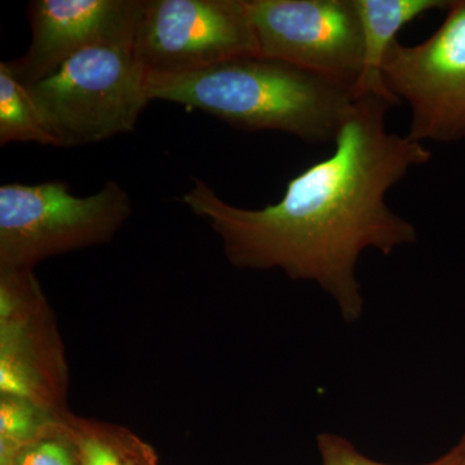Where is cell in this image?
Listing matches in <instances>:
<instances>
[{"mask_svg":"<svg viewBox=\"0 0 465 465\" xmlns=\"http://www.w3.org/2000/svg\"><path fill=\"white\" fill-rule=\"evenodd\" d=\"M391 108L376 94L357 97L332 154L291 179L277 203L232 206L198 179L183 202L222 238L232 266L277 268L292 280L314 281L335 300L345 322H356L363 312L356 278L361 253L376 249L388 256L418 238L385 195L410 168L432 158L420 143L388 133Z\"/></svg>","mask_w":465,"mask_h":465,"instance_id":"cell-1","label":"cell"},{"mask_svg":"<svg viewBox=\"0 0 465 465\" xmlns=\"http://www.w3.org/2000/svg\"><path fill=\"white\" fill-rule=\"evenodd\" d=\"M150 101L182 104L244 131L335 142L356 100L349 85L283 61L240 58L191 74L146 76Z\"/></svg>","mask_w":465,"mask_h":465,"instance_id":"cell-2","label":"cell"},{"mask_svg":"<svg viewBox=\"0 0 465 465\" xmlns=\"http://www.w3.org/2000/svg\"><path fill=\"white\" fill-rule=\"evenodd\" d=\"M26 88L57 148L131 133L150 103L134 45H94Z\"/></svg>","mask_w":465,"mask_h":465,"instance_id":"cell-3","label":"cell"},{"mask_svg":"<svg viewBox=\"0 0 465 465\" xmlns=\"http://www.w3.org/2000/svg\"><path fill=\"white\" fill-rule=\"evenodd\" d=\"M133 215V201L116 182L90 197L67 183L0 186V269H34L43 260L109 243Z\"/></svg>","mask_w":465,"mask_h":465,"instance_id":"cell-4","label":"cell"},{"mask_svg":"<svg viewBox=\"0 0 465 465\" xmlns=\"http://www.w3.org/2000/svg\"><path fill=\"white\" fill-rule=\"evenodd\" d=\"M134 54L146 76L260 56L246 0H143Z\"/></svg>","mask_w":465,"mask_h":465,"instance_id":"cell-5","label":"cell"},{"mask_svg":"<svg viewBox=\"0 0 465 465\" xmlns=\"http://www.w3.org/2000/svg\"><path fill=\"white\" fill-rule=\"evenodd\" d=\"M0 394L69 411L65 347L34 269H0Z\"/></svg>","mask_w":465,"mask_h":465,"instance_id":"cell-6","label":"cell"},{"mask_svg":"<svg viewBox=\"0 0 465 465\" xmlns=\"http://www.w3.org/2000/svg\"><path fill=\"white\" fill-rule=\"evenodd\" d=\"M446 11L442 25L427 41H394L382 63L388 90L411 109L407 137L416 143L465 137V0H454Z\"/></svg>","mask_w":465,"mask_h":465,"instance_id":"cell-7","label":"cell"},{"mask_svg":"<svg viewBox=\"0 0 465 465\" xmlns=\"http://www.w3.org/2000/svg\"><path fill=\"white\" fill-rule=\"evenodd\" d=\"M259 54L356 88L362 24L356 0H246Z\"/></svg>","mask_w":465,"mask_h":465,"instance_id":"cell-8","label":"cell"},{"mask_svg":"<svg viewBox=\"0 0 465 465\" xmlns=\"http://www.w3.org/2000/svg\"><path fill=\"white\" fill-rule=\"evenodd\" d=\"M143 0H34L26 54L8 61L25 87L50 78L79 52L100 45H134Z\"/></svg>","mask_w":465,"mask_h":465,"instance_id":"cell-9","label":"cell"},{"mask_svg":"<svg viewBox=\"0 0 465 465\" xmlns=\"http://www.w3.org/2000/svg\"><path fill=\"white\" fill-rule=\"evenodd\" d=\"M450 3L446 0H356L365 45L362 73L354 88L356 99L376 94L391 106L399 105L400 100L388 90L382 75V63L388 50L406 24L433 9H448Z\"/></svg>","mask_w":465,"mask_h":465,"instance_id":"cell-10","label":"cell"},{"mask_svg":"<svg viewBox=\"0 0 465 465\" xmlns=\"http://www.w3.org/2000/svg\"><path fill=\"white\" fill-rule=\"evenodd\" d=\"M81 465H159L154 448L122 425L66 411Z\"/></svg>","mask_w":465,"mask_h":465,"instance_id":"cell-11","label":"cell"},{"mask_svg":"<svg viewBox=\"0 0 465 465\" xmlns=\"http://www.w3.org/2000/svg\"><path fill=\"white\" fill-rule=\"evenodd\" d=\"M35 143L54 146L29 90L12 72L8 61L0 64V145Z\"/></svg>","mask_w":465,"mask_h":465,"instance_id":"cell-12","label":"cell"},{"mask_svg":"<svg viewBox=\"0 0 465 465\" xmlns=\"http://www.w3.org/2000/svg\"><path fill=\"white\" fill-rule=\"evenodd\" d=\"M60 416L45 411L32 401L0 394V459L14 458L18 450L35 440Z\"/></svg>","mask_w":465,"mask_h":465,"instance_id":"cell-13","label":"cell"},{"mask_svg":"<svg viewBox=\"0 0 465 465\" xmlns=\"http://www.w3.org/2000/svg\"><path fill=\"white\" fill-rule=\"evenodd\" d=\"M12 465H81L74 440L67 430L64 414L51 421L32 442L18 450Z\"/></svg>","mask_w":465,"mask_h":465,"instance_id":"cell-14","label":"cell"},{"mask_svg":"<svg viewBox=\"0 0 465 465\" xmlns=\"http://www.w3.org/2000/svg\"><path fill=\"white\" fill-rule=\"evenodd\" d=\"M317 445L321 457H322V465H391L366 458L348 440L342 439L338 434H318ZM461 452H463V448L459 440L457 446H454L437 460L421 465H458Z\"/></svg>","mask_w":465,"mask_h":465,"instance_id":"cell-15","label":"cell"},{"mask_svg":"<svg viewBox=\"0 0 465 465\" xmlns=\"http://www.w3.org/2000/svg\"><path fill=\"white\" fill-rule=\"evenodd\" d=\"M461 448H463V452H461L460 460H459L458 465H465V434L463 439L460 440Z\"/></svg>","mask_w":465,"mask_h":465,"instance_id":"cell-16","label":"cell"},{"mask_svg":"<svg viewBox=\"0 0 465 465\" xmlns=\"http://www.w3.org/2000/svg\"><path fill=\"white\" fill-rule=\"evenodd\" d=\"M0 465H12L9 460H0Z\"/></svg>","mask_w":465,"mask_h":465,"instance_id":"cell-17","label":"cell"}]
</instances>
